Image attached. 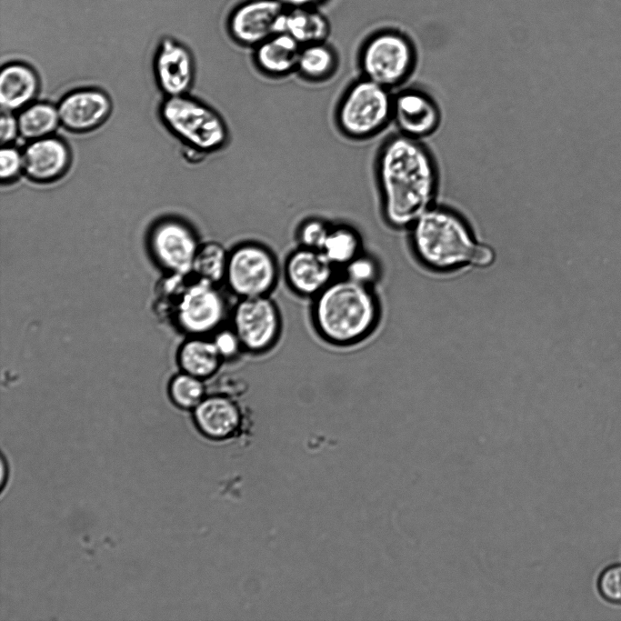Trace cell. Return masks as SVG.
<instances>
[{"instance_id":"1","label":"cell","mask_w":621,"mask_h":621,"mask_svg":"<svg viewBox=\"0 0 621 621\" xmlns=\"http://www.w3.org/2000/svg\"><path fill=\"white\" fill-rule=\"evenodd\" d=\"M376 177L386 223L408 230L436 205L438 172L420 140L400 134L387 138L376 160Z\"/></svg>"},{"instance_id":"2","label":"cell","mask_w":621,"mask_h":621,"mask_svg":"<svg viewBox=\"0 0 621 621\" xmlns=\"http://www.w3.org/2000/svg\"><path fill=\"white\" fill-rule=\"evenodd\" d=\"M408 231L416 258L434 272L484 267L495 258L493 249L476 238L465 218L446 207L435 205Z\"/></svg>"},{"instance_id":"3","label":"cell","mask_w":621,"mask_h":621,"mask_svg":"<svg viewBox=\"0 0 621 621\" xmlns=\"http://www.w3.org/2000/svg\"><path fill=\"white\" fill-rule=\"evenodd\" d=\"M312 316L322 338L336 346H350L376 329L380 307L372 286L344 277L332 280L315 296Z\"/></svg>"},{"instance_id":"4","label":"cell","mask_w":621,"mask_h":621,"mask_svg":"<svg viewBox=\"0 0 621 621\" xmlns=\"http://www.w3.org/2000/svg\"><path fill=\"white\" fill-rule=\"evenodd\" d=\"M158 112L165 128L189 151L201 157L228 145L229 129L223 116L188 94L165 96Z\"/></svg>"},{"instance_id":"5","label":"cell","mask_w":621,"mask_h":621,"mask_svg":"<svg viewBox=\"0 0 621 621\" xmlns=\"http://www.w3.org/2000/svg\"><path fill=\"white\" fill-rule=\"evenodd\" d=\"M391 90L366 77L353 81L341 95L335 111L336 125L353 140H366L392 122Z\"/></svg>"},{"instance_id":"6","label":"cell","mask_w":621,"mask_h":621,"mask_svg":"<svg viewBox=\"0 0 621 621\" xmlns=\"http://www.w3.org/2000/svg\"><path fill=\"white\" fill-rule=\"evenodd\" d=\"M415 63L413 45L394 30H380L369 35L357 55L361 76L390 90L407 80Z\"/></svg>"},{"instance_id":"7","label":"cell","mask_w":621,"mask_h":621,"mask_svg":"<svg viewBox=\"0 0 621 621\" xmlns=\"http://www.w3.org/2000/svg\"><path fill=\"white\" fill-rule=\"evenodd\" d=\"M277 278L276 259L265 245L249 241L229 250L224 282L238 298L268 295Z\"/></svg>"},{"instance_id":"8","label":"cell","mask_w":621,"mask_h":621,"mask_svg":"<svg viewBox=\"0 0 621 621\" xmlns=\"http://www.w3.org/2000/svg\"><path fill=\"white\" fill-rule=\"evenodd\" d=\"M217 285L196 278L177 294L175 318L182 331L207 336L223 326L230 311Z\"/></svg>"},{"instance_id":"9","label":"cell","mask_w":621,"mask_h":621,"mask_svg":"<svg viewBox=\"0 0 621 621\" xmlns=\"http://www.w3.org/2000/svg\"><path fill=\"white\" fill-rule=\"evenodd\" d=\"M230 317L231 327L248 353H264L279 337L281 316L269 295L238 298L230 311Z\"/></svg>"},{"instance_id":"10","label":"cell","mask_w":621,"mask_h":621,"mask_svg":"<svg viewBox=\"0 0 621 621\" xmlns=\"http://www.w3.org/2000/svg\"><path fill=\"white\" fill-rule=\"evenodd\" d=\"M200 244L194 227L175 216L157 220L148 235V245L154 259L173 275H187L192 273Z\"/></svg>"},{"instance_id":"11","label":"cell","mask_w":621,"mask_h":621,"mask_svg":"<svg viewBox=\"0 0 621 621\" xmlns=\"http://www.w3.org/2000/svg\"><path fill=\"white\" fill-rule=\"evenodd\" d=\"M197 432L215 444H230L246 439L251 432L247 414L234 397L213 393L192 410Z\"/></svg>"},{"instance_id":"12","label":"cell","mask_w":621,"mask_h":621,"mask_svg":"<svg viewBox=\"0 0 621 621\" xmlns=\"http://www.w3.org/2000/svg\"><path fill=\"white\" fill-rule=\"evenodd\" d=\"M287 8L277 0H245L226 19V31L238 45L253 49L269 36L283 33Z\"/></svg>"},{"instance_id":"13","label":"cell","mask_w":621,"mask_h":621,"mask_svg":"<svg viewBox=\"0 0 621 621\" xmlns=\"http://www.w3.org/2000/svg\"><path fill=\"white\" fill-rule=\"evenodd\" d=\"M56 106L61 126L75 134L88 133L100 127L113 110L109 95L94 87L66 93Z\"/></svg>"},{"instance_id":"14","label":"cell","mask_w":621,"mask_h":621,"mask_svg":"<svg viewBox=\"0 0 621 621\" xmlns=\"http://www.w3.org/2000/svg\"><path fill=\"white\" fill-rule=\"evenodd\" d=\"M392 122L398 134L421 141L437 130L441 112L428 94L416 88L404 89L394 95Z\"/></svg>"},{"instance_id":"15","label":"cell","mask_w":621,"mask_h":621,"mask_svg":"<svg viewBox=\"0 0 621 621\" xmlns=\"http://www.w3.org/2000/svg\"><path fill=\"white\" fill-rule=\"evenodd\" d=\"M154 73L165 96L186 95L195 78L194 56L185 45L165 38L155 55Z\"/></svg>"},{"instance_id":"16","label":"cell","mask_w":621,"mask_h":621,"mask_svg":"<svg viewBox=\"0 0 621 621\" xmlns=\"http://www.w3.org/2000/svg\"><path fill=\"white\" fill-rule=\"evenodd\" d=\"M22 152L24 175L37 184H49L60 179L72 162L69 145L55 135L27 142Z\"/></svg>"},{"instance_id":"17","label":"cell","mask_w":621,"mask_h":621,"mask_svg":"<svg viewBox=\"0 0 621 621\" xmlns=\"http://www.w3.org/2000/svg\"><path fill=\"white\" fill-rule=\"evenodd\" d=\"M334 268L322 251L298 246L286 258L285 275L294 292L315 297L334 280Z\"/></svg>"},{"instance_id":"18","label":"cell","mask_w":621,"mask_h":621,"mask_svg":"<svg viewBox=\"0 0 621 621\" xmlns=\"http://www.w3.org/2000/svg\"><path fill=\"white\" fill-rule=\"evenodd\" d=\"M301 47L287 33H277L253 48V62L264 75L285 77L296 73Z\"/></svg>"},{"instance_id":"19","label":"cell","mask_w":621,"mask_h":621,"mask_svg":"<svg viewBox=\"0 0 621 621\" xmlns=\"http://www.w3.org/2000/svg\"><path fill=\"white\" fill-rule=\"evenodd\" d=\"M40 90L36 71L22 62L4 65L0 72L1 111L17 113L35 98Z\"/></svg>"},{"instance_id":"20","label":"cell","mask_w":621,"mask_h":621,"mask_svg":"<svg viewBox=\"0 0 621 621\" xmlns=\"http://www.w3.org/2000/svg\"><path fill=\"white\" fill-rule=\"evenodd\" d=\"M176 361L181 371L204 380L215 376L224 363L212 338L205 336H190L184 341Z\"/></svg>"},{"instance_id":"21","label":"cell","mask_w":621,"mask_h":621,"mask_svg":"<svg viewBox=\"0 0 621 621\" xmlns=\"http://www.w3.org/2000/svg\"><path fill=\"white\" fill-rule=\"evenodd\" d=\"M283 33H287L301 45L327 41L331 25L317 7L287 9Z\"/></svg>"},{"instance_id":"22","label":"cell","mask_w":621,"mask_h":621,"mask_svg":"<svg viewBox=\"0 0 621 621\" xmlns=\"http://www.w3.org/2000/svg\"><path fill=\"white\" fill-rule=\"evenodd\" d=\"M336 49L326 42L302 45L296 73L309 82H323L332 77L338 67Z\"/></svg>"},{"instance_id":"23","label":"cell","mask_w":621,"mask_h":621,"mask_svg":"<svg viewBox=\"0 0 621 621\" xmlns=\"http://www.w3.org/2000/svg\"><path fill=\"white\" fill-rule=\"evenodd\" d=\"M20 137L26 142L55 135L61 126L57 106L34 101L16 113Z\"/></svg>"},{"instance_id":"24","label":"cell","mask_w":621,"mask_h":621,"mask_svg":"<svg viewBox=\"0 0 621 621\" xmlns=\"http://www.w3.org/2000/svg\"><path fill=\"white\" fill-rule=\"evenodd\" d=\"M321 251L335 266H345L363 253V239L352 225H334Z\"/></svg>"},{"instance_id":"25","label":"cell","mask_w":621,"mask_h":621,"mask_svg":"<svg viewBox=\"0 0 621 621\" xmlns=\"http://www.w3.org/2000/svg\"><path fill=\"white\" fill-rule=\"evenodd\" d=\"M229 250L220 242L201 243L194 259L192 273L195 278L218 285L225 281Z\"/></svg>"},{"instance_id":"26","label":"cell","mask_w":621,"mask_h":621,"mask_svg":"<svg viewBox=\"0 0 621 621\" xmlns=\"http://www.w3.org/2000/svg\"><path fill=\"white\" fill-rule=\"evenodd\" d=\"M168 396L182 410L192 411L208 395L205 380L181 371L168 384Z\"/></svg>"},{"instance_id":"27","label":"cell","mask_w":621,"mask_h":621,"mask_svg":"<svg viewBox=\"0 0 621 621\" xmlns=\"http://www.w3.org/2000/svg\"><path fill=\"white\" fill-rule=\"evenodd\" d=\"M331 225L319 217L305 219L296 229V239L299 246L321 251Z\"/></svg>"},{"instance_id":"28","label":"cell","mask_w":621,"mask_h":621,"mask_svg":"<svg viewBox=\"0 0 621 621\" xmlns=\"http://www.w3.org/2000/svg\"><path fill=\"white\" fill-rule=\"evenodd\" d=\"M344 267L346 277L361 285L372 286L378 278L377 262L364 252Z\"/></svg>"},{"instance_id":"29","label":"cell","mask_w":621,"mask_h":621,"mask_svg":"<svg viewBox=\"0 0 621 621\" xmlns=\"http://www.w3.org/2000/svg\"><path fill=\"white\" fill-rule=\"evenodd\" d=\"M24 175L23 152L13 145H2L0 150V179L2 184L15 182Z\"/></svg>"},{"instance_id":"30","label":"cell","mask_w":621,"mask_h":621,"mask_svg":"<svg viewBox=\"0 0 621 621\" xmlns=\"http://www.w3.org/2000/svg\"><path fill=\"white\" fill-rule=\"evenodd\" d=\"M211 338L224 362L233 361L245 351L238 336L231 326L228 327L223 326L213 334Z\"/></svg>"},{"instance_id":"31","label":"cell","mask_w":621,"mask_h":621,"mask_svg":"<svg viewBox=\"0 0 621 621\" xmlns=\"http://www.w3.org/2000/svg\"><path fill=\"white\" fill-rule=\"evenodd\" d=\"M598 588L605 599L621 604V564L611 566L602 572Z\"/></svg>"},{"instance_id":"32","label":"cell","mask_w":621,"mask_h":621,"mask_svg":"<svg viewBox=\"0 0 621 621\" xmlns=\"http://www.w3.org/2000/svg\"><path fill=\"white\" fill-rule=\"evenodd\" d=\"M20 136L16 114L1 111L0 140L1 145H12Z\"/></svg>"},{"instance_id":"33","label":"cell","mask_w":621,"mask_h":621,"mask_svg":"<svg viewBox=\"0 0 621 621\" xmlns=\"http://www.w3.org/2000/svg\"><path fill=\"white\" fill-rule=\"evenodd\" d=\"M287 9L301 7H318L326 0H277Z\"/></svg>"}]
</instances>
